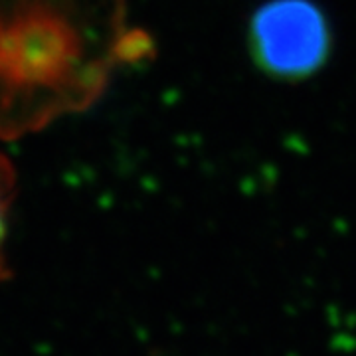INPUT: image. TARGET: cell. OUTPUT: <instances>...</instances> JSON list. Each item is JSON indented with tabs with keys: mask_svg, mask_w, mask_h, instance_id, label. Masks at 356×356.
I'll use <instances>...</instances> for the list:
<instances>
[{
	"mask_svg": "<svg viewBox=\"0 0 356 356\" xmlns=\"http://www.w3.org/2000/svg\"><path fill=\"white\" fill-rule=\"evenodd\" d=\"M252 32L257 60L277 76L311 74L329 48L325 20L307 0L269 2L255 14Z\"/></svg>",
	"mask_w": 356,
	"mask_h": 356,
	"instance_id": "cell-2",
	"label": "cell"
},
{
	"mask_svg": "<svg viewBox=\"0 0 356 356\" xmlns=\"http://www.w3.org/2000/svg\"><path fill=\"white\" fill-rule=\"evenodd\" d=\"M16 196V170L6 154L0 153V283L10 280L13 269L8 261V228L10 210Z\"/></svg>",
	"mask_w": 356,
	"mask_h": 356,
	"instance_id": "cell-3",
	"label": "cell"
},
{
	"mask_svg": "<svg viewBox=\"0 0 356 356\" xmlns=\"http://www.w3.org/2000/svg\"><path fill=\"white\" fill-rule=\"evenodd\" d=\"M143 50L127 0H0V139L89 109Z\"/></svg>",
	"mask_w": 356,
	"mask_h": 356,
	"instance_id": "cell-1",
	"label": "cell"
}]
</instances>
